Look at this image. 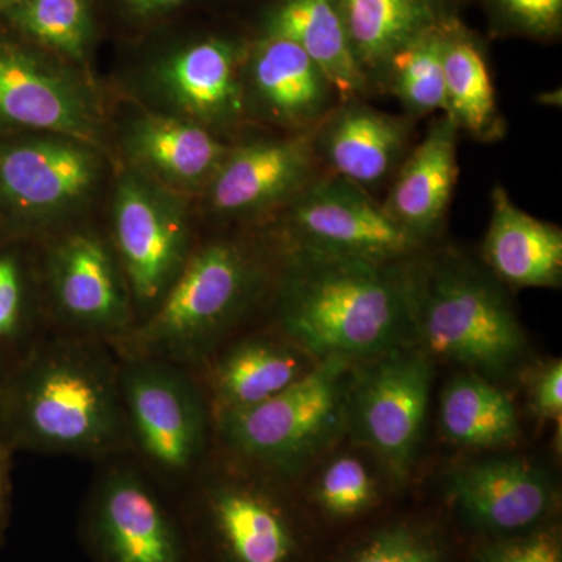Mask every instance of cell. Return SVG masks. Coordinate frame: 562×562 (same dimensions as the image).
<instances>
[{
    "label": "cell",
    "instance_id": "1",
    "mask_svg": "<svg viewBox=\"0 0 562 562\" xmlns=\"http://www.w3.org/2000/svg\"><path fill=\"white\" fill-rule=\"evenodd\" d=\"M279 241L277 331L317 361L361 364L409 346L406 261L379 262Z\"/></svg>",
    "mask_w": 562,
    "mask_h": 562
},
{
    "label": "cell",
    "instance_id": "2",
    "mask_svg": "<svg viewBox=\"0 0 562 562\" xmlns=\"http://www.w3.org/2000/svg\"><path fill=\"white\" fill-rule=\"evenodd\" d=\"M409 347L432 362L506 383L527 368L530 344L505 284L454 246H428L406 261Z\"/></svg>",
    "mask_w": 562,
    "mask_h": 562
},
{
    "label": "cell",
    "instance_id": "3",
    "mask_svg": "<svg viewBox=\"0 0 562 562\" xmlns=\"http://www.w3.org/2000/svg\"><path fill=\"white\" fill-rule=\"evenodd\" d=\"M0 406L10 449L98 458L131 443L120 368L90 344L33 351L0 382Z\"/></svg>",
    "mask_w": 562,
    "mask_h": 562
},
{
    "label": "cell",
    "instance_id": "4",
    "mask_svg": "<svg viewBox=\"0 0 562 562\" xmlns=\"http://www.w3.org/2000/svg\"><path fill=\"white\" fill-rule=\"evenodd\" d=\"M279 241L220 238L191 251L179 277L138 328L122 338L127 357L179 364L209 357L272 290Z\"/></svg>",
    "mask_w": 562,
    "mask_h": 562
},
{
    "label": "cell",
    "instance_id": "5",
    "mask_svg": "<svg viewBox=\"0 0 562 562\" xmlns=\"http://www.w3.org/2000/svg\"><path fill=\"white\" fill-rule=\"evenodd\" d=\"M355 369L328 358L269 401L216 417L222 443L239 464L277 482L305 476L347 436Z\"/></svg>",
    "mask_w": 562,
    "mask_h": 562
},
{
    "label": "cell",
    "instance_id": "6",
    "mask_svg": "<svg viewBox=\"0 0 562 562\" xmlns=\"http://www.w3.org/2000/svg\"><path fill=\"white\" fill-rule=\"evenodd\" d=\"M435 366L406 346L355 369L347 438L371 454L391 487L405 486L419 461Z\"/></svg>",
    "mask_w": 562,
    "mask_h": 562
},
{
    "label": "cell",
    "instance_id": "7",
    "mask_svg": "<svg viewBox=\"0 0 562 562\" xmlns=\"http://www.w3.org/2000/svg\"><path fill=\"white\" fill-rule=\"evenodd\" d=\"M195 528L210 562H308L312 549L281 482L241 464L203 484Z\"/></svg>",
    "mask_w": 562,
    "mask_h": 562
},
{
    "label": "cell",
    "instance_id": "8",
    "mask_svg": "<svg viewBox=\"0 0 562 562\" xmlns=\"http://www.w3.org/2000/svg\"><path fill=\"white\" fill-rule=\"evenodd\" d=\"M128 438L169 479L190 475L209 443V403L173 362L127 357L120 369Z\"/></svg>",
    "mask_w": 562,
    "mask_h": 562
},
{
    "label": "cell",
    "instance_id": "9",
    "mask_svg": "<svg viewBox=\"0 0 562 562\" xmlns=\"http://www.w3.org/2000/svg\"><path fill=\"white\" fill-rule=\"evenodd\" d=\"M276 221L281 241L364 260L406 261L428 247L403 231L371 192L327 172Z\"/></svg>",
    "mask_w": 562,
    "mask_h": 562
},
{
    "label": "cell",
    "instance_id": "10",
    "mask_svg": "<svg viewBox=\"0 0 562 562\" xmlns=\"http://www.w3.org/2000/svg\"><path fill=\"white\" fill-rule=\"evenodd\" d=\"M111 227L133 302L151 312L190 257L187 209L179 194L131 171L114 192Z\"/></svg>",
    "mask_w": 562,
    "mask_h": 562
},
{
    "label": "cell",
    "instance_id": "11",
    "mask_svg": "<svg viewBox=\"0 0 562 562\" xmlns=\"http://www.w3.org/2000/svg\"><path fill=\"white\" fill-rule=\"evenodd\" d=\"M98 147L66 136L0 140V216L33 228L68 216L101 177Z\"/></svg>",
    "mask_w": 562,
    "mask_h": 562
},
{
    "label": "cell",
    "instance_id": "12",
    "mask_svg": "<svg viewBox=\"0 0 562 562\" xmlns=\"http://www.w3.org/2000/svg\"><path fill=\"white\" fill-rule=\"evenodd\" d=\"M316 128L232 147L203 191L210 213L224 221L276 217L325 173L314 147Z\"/></svg>",
    "mask_w": 562,
    "mask_h": 562
},
{
    "label": "cell",
    "instance_id": "13",
    "mask_svg": "<svg viewBox=\"0 0 562 562\" xmlns=\"http://www.w3.org/2000/svg\"><path fill=\"white\" fill-rule=\"evenodd\" d=\"M446 487L454 512L490 539L535 530L552 520L558 505L552 473L524 454L462 462L447 475Z\"/></svg>",
    "mask_w": 562,
    "mask_h": 562
},
{
    "label": "cell",
    "instance_id": "14",
    "mask_svg": "<svg viewBox=\"0 0 562 562\" xmlns=\"http://www.w3.org/2000/svg\"><path fill=\"white\" fill-rule=\"evenodd\" d=\"M87 530L99 562H191L172 514L125 465L106 472L92 492Z\"/></svg>",
    "mask_w": 562,
    "mask_h": 562
},
{
    "label": "cell",
    "instance_id": "15",
    "mask_svg": "<svg viewBox=\"0 0 562 562\" xmlns=\"http://www.w3.org/2000/svg\"><path fill=\"white\" fill-rule=\"evenodd\" d=\"M101 124V110L87 85L0 41V128L66 136L99 149Z\"/></svg>",
    "mask_w": 562,
    "mask_h": 562
},
{
    "label": "cell",
    "instance_id": "16",
    "mask_svg": "<svg viewBox=\"0 0 562 562\" xmlns=\"http://www.w3.org/2000/svg\"><path fill=\"white\" fill-rule=\"evenodd\" d=\"M52 299L63 319L94 336L132 330V294L116 254L91 233H72L47 260Z\"/></svg>",
    "mask_w": 562,
    "mask_h": 562
},
{
    "label": "cell",
    "instance_id": "17",
    "mask_svg": "<svg viewBox=\"0 0 562 562\" xmlns=\"http://www.w3.org/2000/svg\"><path fill=\"white\" fill-rule=\"evenodd\" d=\"M244 58L231 41H199L162 58L151 70V87L173 116L221 136L247 116Z\"/></svg>",
    "mask_w": 562,
    "mask_h": 562
},
{
    "label": "cell",
    "instance_id": "18",
    "mask_svg": "<svg viewBox=\"0 0 562 562\" xmlns=\"http://www.w3.org/2000/svg\"><path fill=\"white\" fill-rule=\"evenodd\" d=\"M247 114L284 133L312 131L338 105L335 88L290 40L265 35L244 58Z\"/></svg>",
    "mask_w": 562,
    "mask_h": 562
},
{
    "label": "cell",
    "instance_id": "19",
    "mask_svg": "<svg viewBox=\"0 0 562 562\" xmlns=\"http://www.w3.org/2000/svg\"><path fill=\"white\" fill-rule=\"evenodd\" d=\"M414 124L406 114L386 113L368 99L338 102L317 125L314 147L325 172L372 194L390 187L412 150Z\"/></svg>",
    "mask_w": 562,
    "mask_h": 562
},
{
    "label": "cell",
    "instance_id": "20",
    "mask_svg": "<svg viewBox=\"0 0 562 562\" xmlns=\"http://www.w3.org/2000/svg\"><path fill=\"white\" fill-rule=\"evenodd\" d=\"M460 131L446 113L436 114L392 177L383 209L403 231L431 246L446 225L454 188Z\"/></svg>",
    "mask_w": 562,
    "mask_h": 562
},
{
    "label": "cell",
    "instance_id": "21",
    "mask_svg": "<svg viewBox=\"0 0 562 562\" xmlns=\"http://www.w3.org/2000/svg\"><path fill=\"white\" fill-rule=\"evenodd\" d=\"M232 147L203 125L173 114H144L125 132L135 171L176 194L205 191Z\"/></svg>",
    "mask_w": 562,
    "mask_h": 562
},
{
    "label": "cell",
    "instance_id": "22",
    "mask_svg": "<svg viewBox=\"0 0 562 562\" xmlns=\"http://www.w3.org/2000/svg\"><path fill=\"white\" fill-rule=\"evenodd\" d=\"M317 362L279 331L233 342L210 369L211 416L216 419L269 401L308 375Z\"/></svg>",
    "mask_w": 562,
    "mask_h": 562
},
{
    "label": "cell",
    "instance_id": "23",
    "mask_svg": "<svg viewBox=\"0 0 562 562\" xmlns=\"http://www.w3.org/2000/svg\"><path fill=\"white\" fill-rule=\"evenodd\" d=\"M480 260L505 286L557 290L562 283L561 227L519 209L497 184Z\"/></svg>",
    "mask_w": 562,
    "mask_h": 562
},
{
    "label": "cell",
    "instance_id": "24",
    "mask_svg": "<svg viewBox=\"0 0 562 562\" xmlns=\"http://www.w3.org/2000/svg\"><path fill=\"white\" fill-rule=\"evenodd\" d=\"M266 35L297 44L330 80L339 102L373 95L351 47L338 0H281L269 13Z\"/></svg>",
    "mask_w": 562,
    "mask_h": 562
},
{
    "label": "cell",
    "instance_id": "25",
    "mask_svg": "<svg viewBox=\"0 0 562 562\" xmlns=\"http://www.w3.org/2000/svg\"><path fill=\"white\" fill-rule=\"evenodd\" d=\"M439 430L453 446L498 452L522 438L519 409L503 384L475 372L458 371L439 394Z\"/></svg>",
    "mask_w": 562,
    "mask_h": 562
},
{
    "label": "cell",
    "instance_id": "26",
    "mask_svg": "<svg viewBox=\"0 0 562 562\" xmlns=\"http://www.w3.org/2000/svg\"><path fill=\"white\" fill-rule=\"evenodd\" d=\"M446 114L460 133L480 143L505 138L506 121L486 55L457 21H443L442 43Z\"/></svg>",
    "mask_w": 562,
    "mask_h": 562
},
{
    "label": "cell",
    "instance_id": "27",
    "mask_svg": "<svg viewBox=\"0 0 562 562\" xmlns=\"http://www.w3.org/2000/svg\"><path fill=\"white\" fill-rule=\"evenodd\" d=\"M351 47L373 94L387 61L406 43L446 20L442 0H338Z\"/></svg>",
    "mask_w": 562,
    "mask_h": 562
},
{
    "label": "cell",
    "instance_id": "28",
    "mask_svg": "<svg viewBox=\"0 0 562 562\" xmlns=\"http://www.w3.org/2000/svg\"><path fill=\"white\" fill-rule=\"evenodd\" d=\"M308 503L322 519L346 524L371 513L382 502L386 476L375 460L353 443H339L310 471Z\"/></svg>",
    "mask_w": 562,
    "mask_h": 562
},
{
    "label": "cell",
    "instance_id": "29",
    "mask_svg": "<svg viewBox=\"0 0 562 562\" xmlns=\"http://www.w3.org/2000/svg\"><path fill=\"white\" fill-rule=\"evenodd\" d=\"M443 21L395 52L380 81V94L397 99L406 116L416 122L446 113Z\"/></svg>",
    "mask_w": 562,
    "mask_h": 562
},
{
    "label": "cell",
    "instance_id": "30",
    "mask_svg": "<svg viewBox=\"0 0 562 562\" xmlns=\"http://www.w3.org/2000/svg\"><path fill=\"white\" fill-rule=\"evenodd\" d=\"M330 562H450V547L438 524L402 517L362 532Z\"/></svg>",
    "mask_w": 562,
    "mask_h": 562
},
{
    "label": "cell",
    "instance_id": "31",
    "mask_svg": "<svg viewBox=\"0 0 562 562\" xmlns=\"http://www.w3.org/2000/svg\"><path fill=\"white\" fill-rule=\"evenodd\" d=\"M11 27L43 46L81 60L91 40L85 0H27L0 13Z\"/></svg>",
    "mask_w": 562,
    "mask_h": 562
},
{
    "label": "cell",
    "instance_id": "32",
    "mask_svg": "<svg viewBox=\"0 0 562 562\" xmlns=\"http://www.w3.org/2000/svg\"><path fill=\"white\" fill-rule=\"evenodd\" d=\"M31 294L20 255L0 249V355L13 350L29 325Z\"/></svg>",
    "mask_w": 562,
    "mask_h": 562
},
{
    "label": "cell",
    "instance_id": "33",
    "mask_svg": "<svg viewBox=\"0 0 562 562\" xmlns=\"http://www.w3.org/2000/svg\"><path fill=\"white\" fill-rule=\"evenodd\" d=\"M479 562H562L560 527L550 522L535 530L490 539L476 552Z\"/></svg>",
    "mask_w": 562,
    "mask_h": 562
},
{
    "label": "cell",
    "instance_id": "34",
    "mask_svg": "<svg viewBox=\"0 0 562 562\" xmlns=\"http://www.w3.org/2000/svg\"><path fill=\"white\" fill-rule=\"evenodd\" d=\"M524 380L528 412L541 425L553 424L561 432L562 362L552 358L520 372Z\"/></svg>",
    "mask_w": 562,
    "mask_h": 562
},
{
    "label": "cell",
    "instance_id": "35",
    "mask_svg": "<svg viewBox=\"0 0 562 562\" xmlns=\"http://www.w3.org/2000/svg\"><path fill=\"white\" fill-rule=\"evenodd\" d=\"M506 27L532 36L552 38L561 31L562 0H487Z\"/></svg>",
    "mask_w": 562,
    "mask_h": 562
},
{
    "label": "cell",
    "instance_id": "36",
    "mask_svg": "<svg viewBox=\"0 0 562 562\" xmlns=\"http://www.w3.org/2000/svg\"><path fill=\"white\" fill-rule=\"evenodd\" d=\"M183 2L184 0H122L125 9L138 18L157 16L176 9Z\"/></svg>",
    "mask_w": 562,
    "mask_h": 562
},
{
    "label": "cell",
    "instance_id": "37",
    "mask_svg": "<svg viewBox=\"0 0 562 562\" xmlns=\"http://www.w3.org/2000/svg\"><path fill=\"white\" fill-rule=\"evenodd\" d=\"M9 446L0 443V527H2L3 514H5L7 494H9Z\"/></svg>",
    "mask_w": 562,
    "mask_h": 562
},
{
    "label": "cell",
    "instance_id": "38",
    "mask_svg": "<svg viewBox=\"0 0 562 562\" xmlns=\"http://www.w3.org/2000/svg\"><path fill=\"white\" fill-rule=\"evenodd\" d=\"M539 102H542L543 105H552L560 106L561 105V90L552 91V92H542L538 98Z\"/></svg>",
    "mask_w": 562,
    "mask_h": 562
},
{
    "label": "cell",
    "instance_id": "39",
    "mask_svg": "<svg viewBox=\"0 0 562 562\" xmlns=\"http://www.w3.org/2000/svg\"><path fill=\"white\" fill-rule=\"evenodd\" d=\"M22 2H27V0H0V13L11 9V7L20 5Z\"/></svg>",
    "mask_w": 562,
    "mask_h": 562
},
{
    "label": "cell",
    "instance_id": "40",
    "mask_svg": "<svg viewBox=\"0 0 562 562\" xmlns=\"http://www.w3.org/2000/svg\"><path fill=\"white\" fill-rule=\"evenodd\" d=\"M0 443H5V432H3L2 406H0Z\"/></svg>",
    "mask_w": 562,
    "mask_h": 562
}]
</instances>
